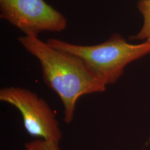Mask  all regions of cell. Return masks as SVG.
<instances>
[{
  "label": "cell",
  "instance_id": "obj_3",
  "mask_svg": "<svg viewBox=\"0 0 150 150\" xmlns=\"http://www.w3.org/2000/svg\"><path fill=\"white\" fill-rule=\"evenodd\" d=\"M0 101L20 111L24 127L30 136L58 142L62 139V133L54 111L36 93L18 87L2 88Z\"/></svg>",
  "mask_w": 150,
  "mask_h": 150
},
{
  "label": "cell",
  "instance_id": "obj_6",
  "mask_svg": "<svg viewBox=\"0 0 150 150\" xmlns=\"http://www.w3.org/2000/svg\"><path fill=\"white\" fill-rule=\"evenodd\" d=\"M24 147L25 150H62L59 142L40 139L26 143Z\"/></svg>",
  "mask_w": 150,
  "mask_h": 150
},
{
  "label": "cell",
  "instance_id": "obj_1",
  "mask_svg": "<svg viewBox=\"0 0 150 150\" xmlns=\"http://www.w3.org/2000/svg\"><path fill=\"white\" fill-rule=\"evenodd\" d=\"M18 41L38 60L45 83L63 104L66 124L74 120L81 97L106 90V86L75 55L54 48L37 36L25 35Z\"/></svg>",
  "mask_w": 150,
  "mask_h": 150
},
{
  "label": "cell",
  "instance_id": "obj_4",
  "mask_svg": "<svg viewBox=\"0 0 150 150\" xmlns=\"http://www.w3.org/2000/svg\"><path fill=\"white\" fill-rule=\"evenodd\" d=\"M0 12L1 18L27 36L61 32L67 25L65 17L45 0H0Z\"/></svg>",
  "mask_w": 150,
  "mask_h": 150
},
{
  "label": "cell",
  "instance_id": "obj_2",
  "mask_svg": "<svg viewBox=\"0 0 150 150\" xmlns=\"http://www.w3.org/2000/svg\"><path fill=\"white\" fill-rule=\"evenodd\" d=\"M46 42L79 57L106 86L116 83L128 64L150 54L149 42L129 43L118 33L94 45H76L57 38H50Z\"/></svg>",
  "mask_w": 150,
  "mask_h": 150
},
{
  "label": "cell",
  "instance_id": "obj_7",
  "mask_svg": "<svg viewBox=\"0 0 150 150\" xmlns=\"http://www.w3.org/2000/svg\"><path fill=\"white\" fill-rule=\"evenodd\" d=\"M139 1H143V0H139Z\"/></svg>",
  "mask_w": 150,
  "mask_h": 150
},
{
  "label": "cell",
  "instance_id": "obj_5",
  "mask_svg": "<svg viewBox=\"0 0 150 150\" xmlns=\"http://www.w3.org/2000/svg\"><path fill=\"white\" fill-rule=\"evenodd\" d=\"M138 9L143 16L144 23L139 32L131 38L150 43V0L139 1Z\"/></svg>",
  "mask_w": 150,
  "mask_h": 150
}]
</instances>
